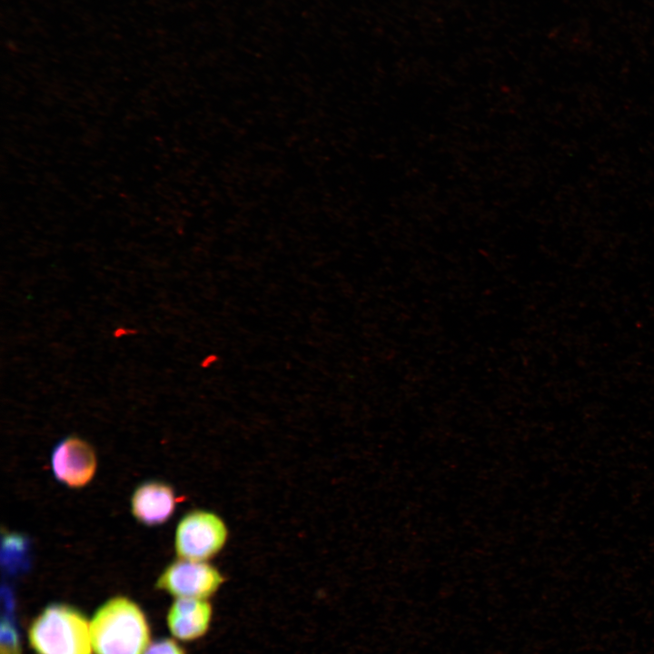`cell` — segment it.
<instances>
[{"mask_svg":"<svg viewBox=\"0 0 654 654\" xmlns=\"http://www.w3.org/2000/svg\"><path fill=\"white\" fill-rule=\"evenodd\" d=\"M90 634L95 654H144L149 646L145 616L125 597H114L96 610Z\"/></svg>","mask_w":654,"mask_h":654,"instance_id":"obj_1","label":"cell"},{"mask_svg":"<svg viewBox=\"0 0 654 654\" xmlns=\"http://www.w3.org/2000/svg\"><path fill=\"white\" fill-rule=\"evenodd\" d=\"M28 638L36 654H92L90 623L66 604L47 606L32 622Z\"/></svg>","mask_w":654,"mask_h":654,"instance_id":"obj_2","label":"cell"},{"mask_svg":"<svg viewBox=\"0 0 654 654\" xmlns=\"http://www.w3.org/2000/svg\"><path fill=\"white\" fill-rule=\"evenodd\" d=\"M228 539V528L217 514L194 510L179 521L174 549L180 559L207 561L216 556Z\"/></svg>","mask_w":654,"mask_h":654,"instance_id":"obj_3","label":"cell"},{"mask_svg":"<svg viewBox=\"0 0 654 654\" xmlns=\"http://www.w3.org/2000/svg\"><path fill=\"white\" fill-rule=\"evenodd\" d=\"M223 581L219 570L207 561L180 559L164 570L155 586L176 598L208 600Z\"/></svg>","mask_w":654,"mask_h":654,"instance_id":"obj_4","label":"cell"},{"mask_svg":"<svg viewBox=\"0 0 654 654\" xmlns=\"http://www.w3.org/2000/svg\"><path fill=\"white\" fill-rule=\"evenodd\" d=\"M51 466L56 480L69 488L86 486L94 478L97 460L93 447L77 436L59 441L51 455Z\"/></svg>","mask_w":654,"mask_h":654,"instance_id":"obj_5","label":"cell"},{"mask_svg":"<svg viewBox=\"0 0 654 654\" xmlns=\"http://www.w3.org/2000/svg\"><path fill=\"white\" fill-rule=\"evenodd\" d=\"M178 500L172 486L163 481H149L134 490L131 498V511L138 522L157 526L172 517Z\"/></svg>","mask_w":654,"mask_h":654,"instance_id":"obj_6","label":"cell"},{"mask_svg":"<svg viewBox=\"0 0 654 654\" xmlns=\"http://www.w3.org/2000/svg\"><path fill=\"white\" fill-rule=\"evenodd\" d=\"M212 618L213 607L208 600L177 598L167 614V624L173 637L191 641L208 631Z\"/></svg>","mask_w":654,"mask_h":654,"instance_id":"obj_7","label":"cell"},{"mask_svg":"<svg viewBox=\"0 0 654 654\" xmlns=\"http://www.w3.org/2000/svg\"><path fill=\"white\" fill-rule=\"evenodd\" d=\"M1 560L9 574L27 570L30 562L29 540L17 532H5L2 537Z\"/></svg>","mask_w":654,"mask_h":654,"instance_id":"obj_8","label":"cell"},{"mask_svg":"<svg viewBox=\"0 0 654 654\" xmlns=\"http://www.w3.org/2000/svg\"><path fill=\"white\" fill-rule=\"evenodd\" d=\"M0 654H22L20 639L13 620L5 617L1 620Z\"/></svg>","mask_w":654,"mask_h":654,"instance_id":"obj_9","label":"cell"},{"mask_svg":"<svg viewBox=\"0 0 654 654\" xmlns=\"http://www.w3.org/2000/svg\"><path fill=\"white\" fill-rule=\"evenodd\" d=\"M144 654H185V652L175 640L163 639L149 644Z\"/></svg>","mask_w":654,"mask_h":654,"instance_id":"obj_10","label":"cell"}]
</instances>
